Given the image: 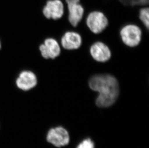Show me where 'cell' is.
Returning <instances> with one entry per match:
<instances>
[{"label":"cell","instance_id":"10","mask_svg":"<svg viewBox=\"0 0 149 148\" xmlns=\"http://www.w3.org/2000/svg\"><path fill=\"white\" fill-rule=\"evenodd\" d=\"M82 37L79 33L74 31L65 32L61 39V44L64 49L73 50L79 49L82 45Z\"/></svg>","mask_w":149,"mask_h":148},{"label":"cell","instance_id":"6","mask_svg":"<svg viewBox=\"0 0 149 148\" xmlns=\"http://www.w3.org/2000/svg\"><path fill=\"white\" fill-rule=\"evenodd\" d=\"M42 14L47 19H61L64 14L63 3L61 0H48L42 9Z\"/></svg>","mask_w":149,"mask_h":148},{"label":"cell","instance_id":"5","mask_svg":"<svg viewBox=\"0 0 149 148\" xmlns=\"http://www.w3.org/2000/svg\"><path fill=\"white\" fill-rule=\"evenodd\" d=\"M69 12L68 19L73 27H76L83 19L84 8L80 3V0H65Z\"/></svg>","mask_w":149,"mask_h":148},{"label":"cell","instance_id":"8","mask_svg":"<svg viewBox=\"0 0 149 148\" xmlns=\"http://www.w3.org/2000/svg\"><path fill=\"white\" fill-rule=\"evenodd\" d=\"M38 80L36 75L30 70L21 72L16 80V85L18 89L23 91H30L37 85Z\"/></svg>","mask_w":149,"mask_h":148},{"label":"cell","instance_id":"13","mask_svg":"<svg viewBox=\"0 0 149 148\" xmlns=\"http://www.w3.org/2000/svg\"><path fill=\"white\" fill-rule=\"evenodd\" d=\"M76 148H95L94 143L90 138H86L80 143Z\"/></svg>","mask_w":149,"mask_h":148},{"label":"cell","instance_id":"2","mask_svg":"<svg viewBox=\"0 0 149 148\" xmlns=\"http://www.w3.org/2000/svg\"><path fill=\"white\" fill-rule=\"evenodd\" d=\"M120 35L123 42L125 45L134 47L141 43L142 31L138 26L128 24L122 28Z\"/></svg>","mask_w":149,"mask_h":148},{"label":"cell","instance_id":"7","mask_svg":"<svg viewBox=\"0 0 149 148\" xmlns=\"http://www.w3.org/2000/svg\"><path fill=\"white\" fill-rule=\"evenodd\" d=\"M41 55L45 59H54L61 55V48L58 41L53 38H47L40 46Z\"/></svg>","mask_w":149,"mask_h":148},{"label":"cell","instance_id":"14","mask_svg":"<svg viewBox=\"0 0 149 148\" xmlns=\"http://www.w3.org/2000/svg\"><path fill=\"white\" fill-rule=\"evenodd\" d=\"M1 48V41H0V49Z\"/></svg>","mask_w":149,"mask_h":148},{"label":"cell","instance_id":"1","mask_svg":"<svg viewBox=\"0 0 149 148\" xmlns=\"http://www.w3.org/2000/svg\"><path fill=\"white\" fill-rule=\"evenodd\" d=\"M89 87L99 93L96 104L99 107H108L116 102L119 95V85L116 77L110 74L93 75L89 80Z\"/></svg>","mask_w":149,"mask_h":148},{"label":"cell","instance_id":"9","mask_svg":"<svg viewBox=\"0 0 149 148\" xmlns=\"http://www.w3.org/2000/svg\"><path fill=\"white\" fill-rule=\"evenodd\" d=\"M89 51L92 58L98 62H106L111 58V50L107 45L102 42L97 41L93 44Z\"/></svg>","mask_w":149,"mask_h":148},{"label":"cell","instance_id":"12","mask_svg":"<svg viewBox=\"0 0 149 148\" xmlns=\"http://www.w3.org/2000/svg\"><path fill=\"white\" fill-rule=\"evenodd\" d=\"M125 6L134 7L135 6H145L149 4V0H118Z\"/></svg>","mask_w":149,"mask_h":148},{"label":"cell","instance_id":"4","mask_svg":"<svg viewBox=\"0 0 149 148\" xmlns=\"http://www.w3.org/2000/svg\"><path fill=\"white\" fill-rule=\"evenodd\" d=\"M47 140L55 147L67 145L70 141V136L66 129L61 127L51 129L47 134Z\"/></svg>","mask_w":149,"mask_h":148},{"label":"cell","instance_id":"3","mask_svg":"<svg viewBox=\"0 0 149 148\" xmlns=\"http://www.w3.org/2000/svg\"><path fill=\"white\" fill-rule=\"evenodd\" d=\"M86 24L91 32L98 34L107 28L109 22L107 17L102 12L95 11L87 15Z\"/></svg>","mask_w":149,"mask_h":148},{"label":"cell","instance_id":"11","mask_svg":"<svg viewBox=\"0 0 149 148\" xmlns=\"http://www.w3.org/2000/svg\"><path fill=\"white\" fill-rule=\"evenodd\" d=\"M139 18L147 30H149V9L148 7L142 8L139 10Z\"/></svg>","mask_w":149,"mask_h":148}]
</instances>
